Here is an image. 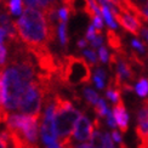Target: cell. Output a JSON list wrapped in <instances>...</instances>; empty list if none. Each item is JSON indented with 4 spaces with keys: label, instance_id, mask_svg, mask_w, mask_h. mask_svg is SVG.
<instances>
[{
    "label": "cell",
    "instance_id": "cell-1",
    "mask_svg": "<svg viewBox=\"0 0 148 148\" xmlns=\"http://www.w3.org/2000/svg\"><path fill=\"white\" fill-rule=\"evenodd\" d=\"M28 49H16L8 66H3V77L6 85V109H18L21 97L35 77V64Z\"/></svg>",
    "mask_w": 148,
    "mask_h": 148
},
{
    "label": "cell",
    "instance_id": "cell-2",
    "mask_svg": "<svg viewBox=\"0 0 148 148\" xmlns=\"http://www.w3.org/2000/svg\"><path fill=\"white\" fill-rule=\"evenodd\" d=\"M20 39L27 45V49L46 47L47 42L56 38V27L50 24L44 11L26 8L20 20L14 22Z\"/></svg>",
    "mask_w": 148,
    "mask_h": 148
},
{
    "label": "cell",
    "instance_id": "cell-3",
    "mask_svg": "<svg viewBox=\"0 0 148 148\" xmlns=\"http://www.w3.org/2000/svg\"><path fill=\"white\" fill-rule=\"evenodd\" d=\"M55 106V121H56L57 136L61 141V146L72 142V136L74 134L77 121L82 113L73 107L69 100L62 95L56 94L53 96Z\"/></svg>",
    "mask_w": 148,
    "mask_h": 148
},
{
    "label": "cell",
    "instance_id": "cell-4",
    "mask_svg": "<svg viewBox=\"0 0 148 148\" xmlns=\"http://www.w3.org/2000/svg\"><path fill=\"white\" fill-rule=\"evenodd\" d=\"M58 80L68 88L82 84L91 83V68L90 64L83 57L79 56H64L62 58V68L58 74Z\"/></svg>",
    "mask_w": 148,
    "mask_h": 148
},
{
    "label": "cell",
    "instance_id": "cell-5",
    "mask_svg": "<svg viewBox=\"0 0 148 148\" xmlns=\"http://www.w3.org/2000/svg\"><path fill=\"white\" fill-rule=\"evenodd\" d=\"M45 98L46 91L44 86L41 85L39 79L33 80L32 84L28 86V89L21 97L18 109L27 115L41 118V104L42 101H45Z\"/></svg>",
    "mask_w": 148,
    "mask_h": 148
},
{
    "label": "cell",
    "instance_id": "cell-6",
    "mask_svg": "<svg viewBox=\"0 0 148 148\" xmlns=\"http://www.w3.org/2000/svg\"><path fill=\"white\" fill-rule=\"evenodd\" d=\"M114 16H115L116 22H118L124 29H126L127 32H130L135 35L140 34V30H141L142 24H141L137 16H135L134 14H131V12L129 10H126V9L120 10L119 14H116Z\"/></svg>",
    "mask_w": 148,
    "mask_h": 148
},
{
    "label": "cell",
    "instance_id": "cell-7",
    "mask_svg": "<svg viewBox=\"0 0 148 148\" xmlns=\"http://www.w3.org/2000/svg\"><path fill=\"white\" fill-rule=\"evenodd\" d=\"M94 131H95V126L90 123L88 116L82 114L79 120L77 121L73 137L75 141H79V142H86V141L91 140V136H92V134H94Z\"/></svg>",
    "mask_w": 148,
    "mask_h": 148
},
{
    "label": "cell",
    "instance_id": "cell-8",
    "mask_svg": "<svg viewBox=\"0 0 148 148\" xmlns=\"http://www.w3.org/2000/svg\"><path fill=\"white\" fill-rule=\"evenodd\" d=\"M136 134L141 142H148V100L145 102V106L137 112Z\"/></svg>",
    "mask_w": 148,
    "mask_h": 148
},
{
    "label": "cell",
    "instance_id": "cell-9",
    "mask_svg": "<svg viewBox=\"0 0 148 148\" xmlns=\"http://www.w3.org/2000/svg\"><path fill=\"white\" fill-rule=\"evenodd\" d=\"M113 115L115 118L116 125L123 132H126L129 129V114L126 112V108L124 106L123 101L118 102L113 107Z\"/></svg>",
    "mask_w": 148,
    "mask_h": 148
},
{
    "label": "cell",
    "instance_id": "cell-10",
    "mask_svg": "<svg viewBox=\"0 0 148 148\" xmlns=\"http://www.w3.org/2000/svg\"><path fill=\"white\" fill-rule=\"evenodd\" d=\"M101 12H102V18L103 21L107 23V26L109 27V29H116L118 28V22L115 20V16L112 11L109 10V8L107 6H101Z\"/></svg>",
    "mask_w": 148,
    "mask_h": 148
},
{
    "label": "cell",
    "instance_id": "cell-11",
    "mask_svg": "<svg viewBox=\"0 0 148 148\" xmlns=\"http://www.w3.org/2000/svg\"><path fill=\"white\" fill-rule=\"evenodd\" d=\"M120 89L118 88V86H115L114 83H113V80H110V83L108 85V88H107V91H106V96L107 98L110 101V102H113V103H118L121 101V97H120Z\"/></svg>",
    "mask_w": 148,
    "mask_h": 148
},
{
    "label": "cell",
    "instance_id": "cell-12",
    "mask_svg": "<svg viewBox=\"0 0 148 148\" xmlns=\"http://www.w3.org/2000/svg\"><path fill=\"white\" fill-rule=\"evenodd\" d=\"M91 148H104L103 143V134L100 131V129L95 127V131L92 134L91 140H90Z\"/></svg>",
    "mask_w": 148,
    "mask_h": 148
},
{
    "label": "cell",
    "instance_id": "cell-13",
    "mask_svg": "<svg viewBox=\"0 0 148 148\" xmlns=\"http://www.w3.org/2000/svg\"><path fill=\"white\" fill-rule=\"evenodd\" d=\"M135 91L140 97H147L148 96V80L146 78H141L137 84L135 85Z\"/></svg>",
    "mask_w": 148,
    "mask_h": 148
},
{
    "label": "cell",
    "instance_id": "cell-14",
    "mask_svg": "<svg viewBox=\"0 0 148 148\" xmlns=\"http://www.w3.org/2000/svg\"><path fill=\"white\" fill-rule=\"evenodd\" d=\"M107 39H108L109 46L112 47V49H114V50H119V49L121 47L120 38L116 35V33L113 32V29H109L108 32H107Z\"/></svg>",
    "mask_w": 148,
    "mask_h": 148
},
{
    "label": "cell",
    "instance_id": "cell-15",
    "mask_svg": "<svg viewBox=\"0 0 148 148\" xmlns=\"http://www.w3.org/2000/svg\"><path fill=\"white\" fill-rule=\"evenodd\" d=\"M5 6L15 16H18L20 14H22V0H10L9 3L5 4Z\"/></svg>",
    "mask_w": 148,
    "mask_h": 148
},
{
    "label": "cell",
    "instance_id": "cell-16",
    "mask_svg": "<svg viewBox=\"0 0 148 148\" xmlns=\"http://www.w3.org/2000/svg\"><path fill=\"white\" fill-rule=\"evenodd\" d=\"M84 97H85V100L86 102H88L90 106H96L98 100H100V97H98L97 95V92L94 91V90H91V89H85L84 90Z\"/></svg>",
    "mask_w": 148,
    "mask_h": 148
},
{
    "label": "cell",
    "instance_id": "cell-17",
    "mask_svg": "<svg viewBox=\"0 0 148 148\" xmlns=\"http://www.w3.org/2000/svg\"><path fill=\"white\" fill-rule=\"evenodd\" d=\"M108 112H109V109L107 107L106 102H104L103 98H100L98 102H97V104L95 106V113L100 116V118H103V116H107Z\"/></svg>",
    "mask_w": 148,
    "mask_h": 148
},
{
    "label": "cell",
    "instance_id": "cell-18",
    "mask_svg": "<svg viewBox=\"0 0 148 148\" xmlns=\"http://www.w3.org/2000/svg\"><path fill=\"white\" fill-rule=\"evenodd\" d=\"M58 38L62 46H66L67 42H68V36H67V32H66V23L64 22H60L58 26Z\"/></svg>",
    "mask_w": 148,
    "mask_h": 148
},
{
    "label": "cell",
    "instance_id": "cell-19",
    "mask_svg": "<svg viewBox=\"0 0 148 148\" xmlns=\"http://www.w3.org/2000/svg\"><path fill=\"white\" fill-rule=\"evenodd\" d=\"M97 34H101V30H97L96 28H95V26L94 24H90L89 26V28H88V30H86V40H89V41H92L94 40L96 36H97Z\"/></svg>",
    "mask_w": 148,
    "mask_h": 148
},
{
    "label": "cell",
    "instance_id": "cell-20",
    "mask_svg": "<svg viewBox=\"0 0 148 148\" xmlns=\"http://www.w3.org/2000/svg\"><path fill=\"white\" fill-rule=\"evenodd\" d=\"M83 55L85 56V58L90 62V64H97L98 58H97V55H96V52L94 50H89V49L88 50H84Z\"/></svg>",
    "mask_w": 148,
    "mask_h": 148
},
{
    "label": "cell",
    "instance_id": "cell-21",
    "mask_svg": "<svg viewBox=\"0 0 148 148\" xmlns=\"http://www.w3.org/2000/svg\"><path fill=\"white\" fill-rule=\"evenodd\" d=\"M98 58H100V61L102 63H107L110 56H109V53H108V50L104 46H101L100 49H98Z\"/></svg>",
    "mask_w": 148,
    "mask_h": 148
},
{
    "label": "cell",
    "instance_id": "cell-22",
    "mask_svg": "<svg viewBox=\"0 0 148 148\" xmlns=\"http://www.w3.org/2000/svg\"><path fill=\"white\" fill-rule=\"evenodd\" d=\"M131 46L135 49L136 51H138L140 53H145L146 52V46H145V44L141 40H138V39H132L131 40Z\"/></svg>",
    "mask_w": 148,
    "mask_h": 148
},
{
    "label": "cell",
    "instance_id": "cell-23",
    "mask_svg": "<svg viewBox=\"0 0 148 148\" xmlns=\"http://www.w3.org/2000/svg\"><path fill=\"white\" fill-rule=\"evenodd\" d=\"M71 14V11L68 8H66V6H63V8H61L58 10V20L60 22H67V20H68V16Z\"/></svg>",
    "mask_w": 148,
    "mask_h": 148
},
{
    "label": "cell",
    "instance_id": "cell-24",
    "mask_svg": "<svg viewBox=\"0 0 148 148\" xmlns=\"http://www.w3.org/2000/svg\"><path fill=\"white\" fill-rule=\"evenodd\" d=\"M103 143H104V148H114V140L112 137V134L108 132L103 134Z\"/></svg>",
    "mask_w": 148,
    "mask_h": 148
},
{
    "label": "cell",
    "instance_id": "cell-25",
    "mask_svg": "<svg viewBox=\"0 0 148 148\" xmlns=\"http://www.w3.org/2000/svg\"><path fill=\"white\" fill-rule=\"evenodd\" d=\"M91 20H92V24H94L97 30H102V28H103V18H102V16L96 15V16L92 17Z\"/></svg>",
    "mask_w": 148,
    "mask_h": 148
},
{
    "label": "cell",
    "instance_id": "cell-26",
    "mask_svg": "<svg viewBox=\"0 0 148 148\" xmlns=\"http://www.w3.org/2000/svg\"><path fill=\"white\" fill-rule=\"evenodd\" d=\"M90 44H91V46L94 47V49H100L101 46H103L102 44H103V36L101 35V34H97V36L96 38L92 40V41H90Z\"/></svg>",
    "mask_w": 148,
    "mask_h": 148
},
{
    "label": "cell",
    "instance_id": "cell-27",
    "mask_svg": "<svg viewBox=\"0 0 148 148\" xmlns=\"http://www.w3.org/2000/svg\"><path fill=\"white\" fill-rule=\"evenodd\" d=\"M112 137H113V140H114V142H116V143L120 145V148H126V146L123 143L121 135H120L118 131H116V130H113V131H112Z\"/></svg>",
    "mask_w": 148,
    "mask_h": 148
},
{
    "label": "cell",
    "instance_id": "cell-28",
    "mask_svg": "<svg viewBox=\"0 0 148 148\" xmlns=\"http://www.w3.org/2000/svg\"><path fill=\"white\" fill-rule=\"evenodd\" d=\"M107 123H108V125L112 129H114L116 126V121H115V118H114L112 110H109L108 114H107Z\"/></svg>",
    "mask_w": 148,
    "mask_h": 148
},
{
    "label": "cell",
    "instance_id": "cell-29",
    "mask_svg": "<svg viewBox=\"0 0 148 148\" xmlns=\"http://www.w3.org/2000/svg\"><path fill=\"white\" fill-rule=\"evenodd\" d=\"M5 60H6V47L0 44V66L5 64Z\"/></svg>",
    "mask_w": 148,
    "mask_h": 148
},
{
    "label": "cell",
    "instance_id": "cell-30",
    "mask_svg": "<svg viewBox=\"0 0 148 148\" xmlns=\"http://www.w3.org/2000/svg\"><path fill=\"white\" fill-rule=\"evenodd\" d=\"M94 82H95V84H96V86L100 90H102L103 88H104V79H102L101 77H98V75H94Z\"/></svg>",
    "mask_w": 148,
    "mask_h": 148
},
{
    "label": "cell",
    "instance_id": "cell-31",
    "mask_svg": "<svg viewBox=\"0 0 148 148\" xmlns=\"http://www.w3.org/2000/svg\"><path fill=\"white\" fill-rule=\"evenodd\" d=\"M10 23H11V21H10V18H9L8 15H6V14L0 15V24H1V27L8 26V24H10Z\"/></svg>",
    "mask_w": 148,
    "mask_h": 148
},
{
    "label": "cell",
    "instance_id": "cell-32",
    "mask_svg": "<svg viewBox=\"0 0 148 148\" xmlns=\"http://www.w3.org/2000/svg\"><path fill=\"white\" fill-rule=\"evenodd\" d=\"M140 34H141V36H142V38L148 42V27H145V26L141 27Z\"/></svg>",
    "mask_w": 148,
    "mask_h": 148
},
{
    "label": "cell",
    "instance_id": "cell-33",
    "mask_svg": "<svg viewBox=\"0 0 148 148\" xmlns=\"http://www.w3.org/2000/svg\"><path fill=\"white\" fill-rule=\"evenodd\" d=\"M95 74H96V75H98V77H101L102 79H106V77H107L106 72H104L102 68H100V67H97V68L95 69Z\"/></svg>",
    "mask_w": 148,
    "mask_h": 148
},
{
    "label": "cell",
    "instance_id": "cell-34",
    "mask_svg": "<svg viewBox=\"0 0 148 148\" xmlns=\"http://www.w3.org/2000/svg\"><path fill=\"white\" fill-rule=\"evenodd\" d=\"M5 36H8L6 35V32H5V29L3 27H0V44H3V41L5 39Z\"/></svg>",
    "mask_w": 148,
    "mask_h": 148
},
{
    "label": "cell",
    "instance_id": "cell-35",
    "mask_svg": "<svg viewBox=\"0 0 148 148\" xmlns=\"http://www.w3.org/2000/svg\"><path fill=\"white\" fill-rule=\"evenodd\" d=\"M86 45H88V40H86V39H80L78 41V47H80V49L86 47Z\"/></svg>",
    "mask_w": 148,
    "mask_h": 148
},
{
    "label": "cell",
    "instance_id": "cell-36",
    "mask_svg": "<svg viewBox=\"0 0 148 148\" xmlns=\"http://www.w3.org/2000/svg\"><path fill=\"white\" fill-rule=\"evenodd\" d=\"M0 148H8V141L0 137Z\"/></svg>",
    "mask_w": 148,
    "mask_h": 148
},
{
    "label": "cell",
    "instance_id": "cell-37",
    "mask_svg": "<svg viewBox=\"0 0 148 148\" xmlns=\"http://www.w3.org/2000/svg\"><path fill=\"white\" fill-rule=\"evenodd\" d=\"M142 16L148 21V6H146V8L142 9Z\"/></svg>",
    "mask_w": 148,
    "mask_h": 148
},
{
    "label": "cell",
    "instance_id": "cell-38",
    "mask_svg": "<svg viewBox=\"0 0 148 148\" xmlns=\"http://www.w3.org/2000/svg\"><path fill=\"white\" fill-rule=\"evenodd\" d=\"M46 148H61L58 146V143H55V145H51V146H46Z\"/></svg>",
    "mask_w": 148,
    "mask_h": 148
},
{
    "label": "cell",
    "instance_id": "cell-39",
    "mask_svg": "<svg viewBox=\"0 0 148 148\" xmlns=\"http://www.w3.org/2000/svg\"><path fill=\"white\" fill-rule=\"evenodd\" d=\"M147 6H148V0H147Z\"/></svg>",
    "mask_w": 148,
    "mask_h": 148
}]
</instances>
